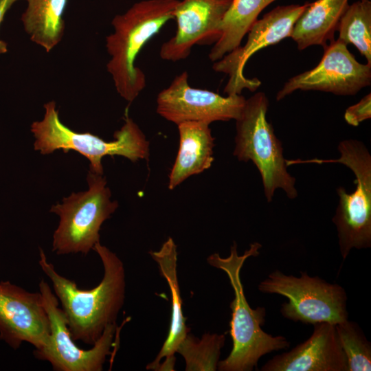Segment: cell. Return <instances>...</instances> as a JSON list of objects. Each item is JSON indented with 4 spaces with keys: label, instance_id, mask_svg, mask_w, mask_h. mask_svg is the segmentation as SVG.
I'll use <instances>...</instances> for the list:
<instances>
[{
    "label": "cell",
    "instance_id": "6da1fadb",
    "mask_svg": "<svg viewBox=\"0 0 371 371\" xmlns=\"http://www.w3.org/2000/svg\"><path fill=\"white\" fill-rule=\"evenodd\" d=\"M93 250L102 261L104 276L100 282L89 290L79 289L75 282L58 273L41 247L38 260L61 304L72 339L91 346L107 326L116 323L126 291L125 269L120 258L100 242Z\"/></svg>",
    "mask_w": 371,
    "mask_h": 371
},
{
    "label": "cell",
    "instance_id": "7a4b0ae2",
    "mask_svg": "<svg viewBox=\"0 0 371 371\" xmlns=\"http://www.w3.org/2000/svg\"><path fill=\"white\" fill-rule=\"evenodd\" d=\"M261 247L260 243H253L240 256L237 245L234 242L228 257L222 258L214 253L207 258L210 265L225 272L234 293L230 303L232 319L229 322L233 347L228 357L218 361L217 369L220 371H251L263 355L289 346L284 337L272 336L261 328L265 322L266 309L260 306L253 309L245 295L240 279L241 269L248 258L259 255Z\"/></svg>",
    "mask_w": 371,
    "mask_h": 371
},
{
    "label": "cell",
    "instance_id": "3957f363",
    "mask_svg": "<svg viewBox=\"0 0 371 371\" xmlns=\"http://www.w3.org/2000/svg\"><path fill=\"white\" fill-rule=\"evenodd\" d=\"M179 1H141L112 20L114 32L106 37V48L111 56L106 69L117 92L130 103L146 85L144 73L135 65L137 55L146 43L174 19Z\"/></svg>",
    "mask_w": 371,
    "mask_h": 371
},
{
    "label": "cell",
    "instance_id": "277c9868",
    "mask_svg": "<svg viewBox=\"0 0 371 371\" xmlns=\"http://www.w3.org/2000/svg\"><path fill=\"white\" fill-rule=\"evenodd\" d=\"M45 113L40 121L32 123L30 131L34 137V148L42 155L63 150H74L89 161V171L103 175L102 159L106 155H119L132 162L149 157V142L138 125L126 116L114 140L107 142L89 132L77 133L61 122L54 101L44 104Z\"/></svg>",
    "mask_w": 371,
    "mask_h": 371
},
{
    "label": "cell",
    "instance_id": "5b68a950",
    "mask_svg": "<svg viewBox=\"0 0 371 371\" xmlns=\"http://www.w3.org/2000/svg\"><path fill=\"white\" fill-rule=\"evenodd\" d=\"M269 102L264 92L245 100L240 117L236 120L234 155L239 161L251 160L262 181L264 194L271 202L275 191L282 189L288 198L297 196L295 179L287 171L283 147L272 125L267 120Z\"/></svg>",
    "mask_w": 371,
    "mask_h": 371
},
{
    "label": "cell",
    "instance_id": "8992f818",
    "mask_svg": "<svg viewBox=\"0 0 371 371\" xmlns=\"http://www.w3.org/2000/svg\"><path fill=\"white\" fill-rule=\"evenodd\" d=\"M337 148L338 159H286V164L339 163L355 174L354 192L348 193L343 187L337 189L339 202L333 218L344 260L352 249L371 247V156L364 144L355 139L341 141Z\"/></svg>",
    "mask_w": 371,
    "mask_h": 371
},
{
    "label": "cell",
    "instance_id": "52a82bcc",
    "mask_svg": "<svg viewBox=\"0 0 371 371\" xmlns=\"http://www.w3.org/2000/svg\"><path fill=\"white\" fill-rule=\"evenodd\" d=\"M87 181V190L73 192L50 208L60 218L52 236V251L58 255H87L100 242L102 225L118 207L103 175L89 171Z\"/></svg>",
    "mask_w": 371,
    "mask_h": 371
},
{
    "label": "cell",
    "instance_id": "ba28073f",
    "mask_svg": "<svg viewBox=\"0 0 371 371\" xmlns=\"http://www.w3.org/2000/svg\"><path fill=\"white\" fill-rule=\"evenodd\" d=\"M258 289L264 293L286 297L288 302L282 304L280 312L295 322L335 325L348 318L344 289L306 272L300 271V276L295 277L276 270L259 283Z\"/></svg>",
    "mask_w": 371,
    "mask_h": 371
},
{
    "label": "cell",
    "instance_id": "9c48e42d",
    "mask_svg": "<svg viewBox=\"0 0 371 371\" xmlns=\"http://www.w3.org/2000/svg\"><path fill=\"white\" fill-rule=\"evenodd\" d=\"M43 304L47 313L50 334L45 346L35 349L36 358L48 361L57 371H101L111 353L116 337V323L106 327L89 350L80 348L72 339L63 311L49 284L42 279L38 284Z\"/></svg>",
    "mask_w": 371,
    "mask_h": 371
},
{
    "label": "cell",
    "instance_id": "30bf717a",
    "mask_svg": "<svg viewBox=\"0 0 371 371\" xmlns=\"http://www.w3.org/2000/svg\"><path fill=\"white\" fill-rule=\"evenodd\" d=\"M303 5L278 6L257 19L247 33V40L221 59L214 62L212 68L224 73L229 80L224 88L227 95L241 94L244 89L255 91L261 85L259 79L247 78L244 75V67L249 58L257 51L275 45L290 37L293 25L306 8Z\"/></svg>",
    "mask_w": 371,
    "mask_h": 371
},
{
    "label": "cell",
    "instance_id": "8fae6325",
    "mask_svg": "<svg viewBox=\"0 0 371 371\" xmlns=\"http://www.w3.org/2000/svg\"><path fill=\"white\" fill-rule=\"evenodd\" d=\"M347 45L337 39L328 44L317 66L289 79L278 92L276 100H281L296 90L354 95L370 86L371 64L358 62Z\"/></svg>",
    "mask_w": 371,
    "mask_h": 371
},
{
    "label": "cell",
    "instance_id": "7c38bea8",
    "mask_svg": "<svg viewBox=\"0 0 371 371\" xmlns=\"http://www.w3.org/2000/svg\"><path fill=\"white\" fill-rule=\"evenodd\" d=\"M246 99L241 94L222 96L214 91L194 88L186 71L178 74L157 97V113L177 125L184 122L236 120Z\"/></svg>",
    "mask_w": 371,
    "mask_h": 371
},
{
    "label": "cell",
    "instance_id": "4fadbf2b",
    "mask_svg": "<svg viewBox=\"0 0 371 371\" xmlns=\"http://www.w3.org/2000/svg\"><path fill=\"white\" fill-rule=\"evenodd\" d=\"M232 0H181L175 13L177 30L160 48L161 59L177 62L186 59L195 45L215 43Z\"/></svg>",
    "mask_w": 371,
    "mask_h": 371
},
{
    "label": "cell",
    "instance_id": "5bb4252c",
    "mask_svg": "<svg viewBox=\"0 0 371 371\" xmlns=\"http://www.w3.org/2000/svg\"><path fill=\"white\" fill-rule=\"evenodd\" d=\"M50 334L40 292H29L9 281L0 282V338L16 349L23 342L45 346Z\"/></svg>",
    "mask_w": 371,
    "mask_h": 371
},
{
    "label": "cell",
    "instance_id": "9a60e30c",
    "mask_svg": "<svg viewBox=\"0 0 371 371\" xmlns=\"http://www.w3.org/2000/svg\"><path fill=\"white\" fill-rule=\"evenodd\" d=\"M261 371H347V360L335 324H314L311 337L290 351L274 356Z\"/></svg>",
    "mask_w": 371,
    "mask_h": 371
},
{
    "label": "cell",
    "instance_id": "2e32d148",
    "mask_svg": "<svg viewBox=\"0 0 371 371\" xmlns=\"http://www.w3.org/2000/svg\"><path fill=\"white\" fill-rule=\"evenodd\" d=\"M157 263L161 276L166 279L171 294V317L168 336L155 359L146 369L174 370L175 354L179 344L190 331L182 311V300L177 278V251L173 239L169 237L158 251L149 252Z\"/></svg>",
    "mask_w": 371,
    "mask_h": 371
},
{
    "label": "cell",
    "instance_id": "e0dca14e",
    "mask_svg": "<svg viewBox=\"0 0 371 371\" xmlns=\"http://www.w3.org/2000/svg\"><path fill=\"white\" fill-rule=\"evenodd\" d=\"M179 146L169 174L168 188L175 189L188 177L209 169L214 161L215 138L210 124L184 122L177 124Z\"/></svg>",
    "mask_w": 371,
    "mask_h": 371
},
{
    "label": "cell",
    "instance_id": "ac0fdd59",
    "mask_svg": "<svg viewBox=\"0 0 371 371\" xmlns=\"http://www.w3.org/2000/svg\"><path fill=\"white\" fill-rule=\"evenodd\" d=\"M348 5V0H317L308 3L290 36L298 49L312 45L324 48L328 41H333L340 19Z\"/></svg>",
    "mask_w": 371,
    "mask_h": 371
},
{
    "label": "cell",
    "instance_id": "d6986e66",
    "mask_svg": "<svg viewBox=\"0 0 371 371\" xmlns=\"http://www.w3.org/2000/svg\"><path fill=\"white\" fill-rule=\"evenodd\" d=\"M21 21L31 41L47 52L62 40L65 32L63 14L67 0H26Z\"/></svg>",
    "mask_w": 371,
    "mask_h": 371
},
{
    "label": "cell",
    "instance_id": "ffe728a7",
    "mask_svg": "<svg viewBox=\"0 0 371 371\" xmlns=\"http://www.w3.org/2000/svg\"><path fill=\"white\" fill-rule=\"evenodd\" d=\"M276 0H232L221 26V36L208 54L216 62L240 45L260 13Z\"/></svg>",
    "mask_w": 371,
    "mask_h": 371
},
{
    "label": "cell",
    "instance_id": "44dd1931",
    "mask_svg": "<svg viewBox=\"0 0 371 371\" xmlns=\"http://www.w3.org/2000/svg\"><path fill=\"white\" fill-rule=\"evenodd\" d=\"M337 31V40L352 44L371 64V1L359 0L348 5L341 16Z\"/></svg>",
    "mask_w": 371,
    "mask_h": 371
},
{
    "label": "cell",
    "instance_id": "7402d4cb",
    "mask_svg": "<svg viewBox=\"0 0 371 371\" xmlns=\"http://www.w3.org/2000/svg\"><path fill=\"white\" fill-rule=\"evenodd\" d=\"M225 341L223 334L205 333L201 339L188 334L178 346L177 352L185 359L186 371H215Z\"/></svg>",
    "mask_w": 371,
    "mask_h": 371
},
{
    "label": "cell",
    "instance_id": "603a6c76",
    "mask_svg": "<svg viewBox=\"0 0 371 371\" xmlns=\"http://www.w3.org/2000/svg\"><path fill=\"white\" fill-rule=\"evenodd\" d=\"M337 334L347 360V371L371 370V344L359 325L345 320L335 324Z\"/></svg>",
    "mask_w": 371,
    "mask_h": 371
},
{
    "label": "cell",
    "instance_id": "cb8c5ba5",
    "mask_svg": "<svg viewBox=\"0 0 371 371\" xmlns=\"http://www.w3.org/2000/svg\"><path fill=\"white\" fill-rule=\"evenodd\" d=\"M371 118V94L369 93L357 103L349 106L344 113L345 121L351 126L359 124Z\"/></svg>",
    "mask_w": 371,
    "mask_h": 371
},
{
    "label": "cell",
    "instance_id": "d4e9b609",
    "mask_svg": "<svg viewBox=\"0 0 371 371\" xmlns=\"http://www.w3.org/2000/svg\"><path fill=\"white\" fill-rule=\"evenodd\" d=\"M17 1L19 0H0V25L3 21L5 13ZM7 51V43L0 40V54H5Z\"/></svg>",
    "mask_w": 371,
    "mask_h": 371
}]
</instances>
